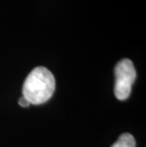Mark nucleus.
<instances>
[{
    "label": "nucleus",
    "instance_id": "obj_3",
    "mask_svg": "<svg viewBox=\"0 0 146 147\" xmlns=\"http://www.w3.org/2000/svg\"><path fill=\"white\" fill-rule=\"evenodd\" d=\"M111 147H136V140L131 134L123 133Z\"/></svg>",
    "mask_w": 146,
    "mask_h": 147
},
{
    "label": "nucleus",
    "instance_id": "obj_1",
    "mask_svg": "<svg viewBox=\"0 0 146 147\" xmlns=\"http://www.w3.org/2000/svg\"><path fill=\"white\" fill-rule=\"evenodd\" d=\"M55 90L54 76L48 68L37 67L32 70L23 84V97L30 105H42L48 102Z\"/></svg>",
    "mask_w": 146,
    "mask_h": 147
},
{
    "label": "nucleus",
    "instance_id": "obj_4",
    "mask_svg": "<svg viewBox=\"0 0 146 147\" xmlns=\"http://www.w3.org/2000/svg\"><path fill=\"white\" fill-rule=\"evenodd\" d=\"M18 104H19V105L22 106V107H29V106L30 105V102L23 96L21 97L19 100H18Z\"/></svg>",
    "mask_w": 146,
    "mask_h": 147
},
{
    "label": "nucleus",
    "instance_id": "obj_2",
    "mask_svg": "<svg viewBox=\"0 0 146 147\" xmlns=\"http://www.w3.org/2000/svg\"><path fill=\"white\" fill-rule=\"evenodd\" d=\"M136 77V69L131 60L122 59L116 65L114 93L118 100L124 101L130 96Z\"/></svg>",
    "mask_w": 146,
    "mask_h": 147
}]
</instances>
